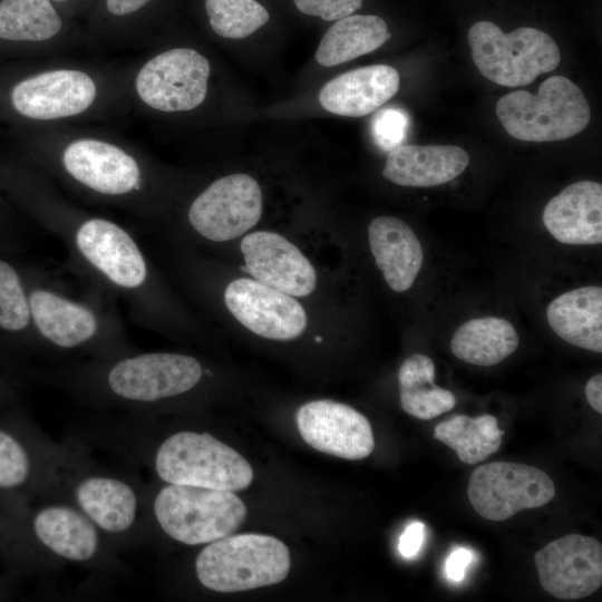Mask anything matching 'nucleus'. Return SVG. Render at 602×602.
Segmentation results:
<instances>
[{
  "instance_id": "obj_1",
  "label": "nucleus",
  "mask_w": 602,
  "mask_h": 602,
  "mask_svg": "<svg viewBox=\"0 0 602 602\" xmlns=\"http://www.w3.org/2000/svg\"><path fill=\"white\" fill-rule=\"evenodd\" d=\"M39 220L64 244L77 275L123 300L130 319L145 328L167 323L168 301L138 240L100 216L39 211Z\"/></svg>"
},
{
  "instance_id": "obj_2",
  "label": "nucleus",
  "mask_w": 602,
  "mask_h": 602,
  "mask_svg": "<svg viewBox=\"0 0 602 602\" xmlns=\"http://www.w3.org/2000/svg\"><path fill=\"white\" fill-rule=\"evenodd\" d=\"M33 327L48 356L106 360L136 351L116 299L88 284L75 293L46 271L21 263Z\"/></svg>"
},
{
  "instance_id": "obj_3",
  "label": "nucleus",
  "mask_w": 602,
  "mask_h": 602,
  "mask_svg": "<svg viewBox=\"0 0 602 602\" xmlns=\"http://www.w3.org/2000/svg\"><path fill=\"white\" fill-rule=\"evenodd\" d=\"M61 444L52 496L78 507L119 553L139 548L148 540L146 485L133 470L98 463L91 449L71 434Z\"/></svg>"
},
{
  "instance_id": "obj_4",
  "label": "nucleus",
  "mask_w": 602,
  "mask_h": 602,
  "mask_svg": "<svg viewBox=\"0 0 602 602\" xmlns=\"http://www.w3.org/2000/svg\"><path fill=\"white\" fill-rule=\"evenodd\" d=\"M27 543L60 563L124 574L127 566L101 531L72 503L41 497L8 514Z\"/></svg>"
},
{
  "instance_id": "obj_5",
  "label": "nucleus",
  "mask_w": 602,
  "mask_h": 602,
  "mask_svg": "<svg viewBox=\"0 0 602 602\" xmlns=\"http://www.w3.org/2000/svg\"><path fill=\"white\" fill-rule=\"evenodd\" d=\"M161 483L146 485L148 538L157 533L178 544L204 545L232 534L246 517L234 492Z\"/></svg>"
},
{
  "instance_id": "obj_6",
  "label": "nucleus",
  "mask_w": 602,
  "mask_h": 602,
  "mask_svg": "<svg viewBox=\"0 0 602 602\" xmlns=\"http://www.w3.org/2000/svg\"><path fill=\"white\" fill-rule=\"evenodd\" d=\"M62 444L50 438L14 404L0 408V507L6 514L51 496Z\"/></svg>"
},
{
  "instance_id": "obj_7",
  "label": "nucleus",
  "mask_w": 602,
  "mask_h": 602,
  "mask_svg": "<svg viewBox=\"0 0 602 602\" xmlns=\"http://www.w3.org/2000/svg\"><path fill=\"white\" fill-rule=\"evenodd\" d=\"M193 565L204 589L232 593L282 582L291 560L289 548L276 537L247 533L230 534L205 544Z\"/></svg>"
},
{
  "instance_id": "obj_8",
  "label": "nucleus",
  "mask_w": 602,
  "mask_h": 602,
  "mask_svg": "<svg viewBox=\"0 0 602 602\" xmlns=\"http://www.w3.org/2000/svg\"><path fill=\"white\" fill-rule=\"evenodd\" d=\"M496 115L505 130L524 142H555L582 132L591 118L589 103L571 79L552 76L537 94L526 90L499 98Z\"/></svg>"
},
{
  "instance_id": "obj_9",
  "label": "nucleus",
  "mask_w": 602,
  "mask_h": 602,
  "mask_svg": "<svg viewBox=\"0 0 602 602\" xmlns=\"http://www.w3.org/2000/svg\"><path fill=\"white\" fill-rule=\"evenodd\" d=\"M468 42L479 72L505 87L528 85L554 70L561 60L554 39L531 27L505 33L494 22L482 20L470 27Z\"/></svg>"
},
{
  "instance_id": "obj_10",
  "label": "nucleus",
  "mask_w": 602,
  "mask_h": 602,
  "mask_svg": "<svg viewBox=\"0 0 602 602\" xmlns=\"http://www.w3.org/2000/svg\"><path fill=\"white\" fill-rule=\"evenodd\" d=\"M467 495L482 517L498 522L547 504L555 495V486L540 468L495 462L480 465L472 473Z\"/></svg>"
},
{
  "instance_id": "obj_11",
  "label": "nucleus",
  "mask_w": 602,
  "mask_h": 602,
  "mask_svg": "<svg viewBox=\"0 0 602 602\" xmlns=\"http://www.w3.org/2000/svg\"><path fill=\"white\" fill-rule=\"evenodd\" d=\"M259 183L247 174H231L211 183L191 203L187 223L200 237L215 243L241 236L260 220Z\"/></svg>"
},
{
  "instance_id": "obj_12",
  "label": "nucleus",
  "mask_w": 602,
  "mask_h": 602,
  "mask_svg": "<svg viewBox=\"0 0 602 602\" xmlns=\"http://www.w3.org/2000/svg\"><path fill=\"white\" fill-rule=\"evenodd\" d=\"M208 60L191 48H175L152 58L139 70L135 86L140 99L162 111H186L207 93Z\"/></svg>"
},
{
  "instance_id": "obj_13",
  "label": "nucleus",
  "mask_w": 602,
  "mask_h": 602,
  "mask_svg": "<svg viewBox=\"0 0 602 602\" xmlns=\"http://www.w3.org/2000/svg\"><path fill=\"white\" fill-rule=\"evenodd\" d=\"M223 301L241 324L266 339H297L308 324L303 307L292 295L255 279L231 281L224 289Z\"/></svg>"
},
{
  "instance_id": "obj_14",
  "label": "nucleus",
  "mask_w": 602,
  "mask_h": 602,
  "mask_svg": "<svg viewBox=\"0 0 602 602\" xmlns=\"http://www.w3.org/2000/svg\"><path fill=\"white\" fill-rule=\"evenodd\" d=\"M61 165L75 183L104 197L128 198L140 194L146 186L140 164L106 142L80 139L69 144Z\"/></svg>"
},
{
  "instance_id": "obj_15",
  "label": "nucleus",
  "mask_w": 602,
  "mask_h": 602,
  "mask_svg": "<svg viewBox=\"0 0 602 602\" xmlns=\"http://www.w3.org/2000/svg\"><path fill=\"white\" fill-rule=\"evenodd\" d=\"M534 560L542 588L554 598H586L602 584V545L594 537H559L537 551Z\"/></svg>"
},
{
  "instance_id": "obj_16",
  "label": "nucleus",
  "mask_w": 602,
  "mask_h": 602,
  "mask_svg": "<svg viewBox=\"0 0 602 602\" xmlns=\"http://www.w3.org/2000/svg\"><path fill=\"white\" fill-rule=\"evenodd\" d=\"M48 356L33 327L21 263L0 252V370L25 377V358Z\"/></svg>"
},
{
  "instance_id": "obj_17",
  "label": "nucleus",
  "mask_w": 602,
  "mask_h": 602,
  "mask_svg": "<svg viewBox=\"0 0 602 602\" xmlns=\"http://www.w3.org/2000/svg\"><path fill=\"white\" fill-rule=\"evenodd\" d=\"M295 421L302 439L319 452L357 460L375 448L369 420L349 405L329 399L309 401L298 409Z\"/></svg>"
},
{
  "instance_id": "obj_18",
  "label": "nucleus",
  "mask_w": 602,
  "mask_h": 602,
  "mask_svg": "<svg viewBox=\"0 0 602 602\" xmlns=\"http://www.w3.org/2000/svg\"><path fill=\"white\" fill-rule=\"evenodd\" d=\"M246 271L258 281L292 297H307L317 285L311 262L284 236L268 231L241 241Z\"/></svg>"
},
{
  "instance_id": "obj_19",
  "label": "nucleus",
  "mask_w": 602,
  "mask_h": 602,
  "mask_svg": "<svg viewBox=\"0 0 602 602\" xmlns=\"http://www.w3.org/2000/svg\"><path fill=\"white\" fill-rule=\"evenodd\" d=\"M96 85L85 72L58 69L17 84L11 91L14 109L32 119H56L85 111L95 100Z\"/></svg>"
},
{
  "instance_id": "obj_20",
  "label": "nucleus",
  "mask_w": 602,
  "mask_h": 602,
  "mask_svg": "<svg viewBox=\"0 0 602 602\" xmlns=\"http://www.w3.org/2000/svg\"><path fill=\"white\" fill-rule=\"evenodd\" d=\"M542 219L550 234L563 244H601L602 185L593 181L567 185L547 202Z\"/></svg>"
},
{
  "instance_id": "obj_21",
  "label": "nucleus",
  "mask_w": 602,
  "mask_h": 602,
  "mask_svg": "<svg viewBox=\"0 0 602 602\" xmlns=\"http://www.w3.org/2000/svg\"><path fill=\"white\" fill-rule=\"evenodd\" d=\"M400 85L398 71L388 65H372L342 74L327 82L319 94L329 113L347 117L368 115L390 98Z\"/></svg>"
},
{
  "instance_id": "obj_22",
  "label": "nucleus",
  "mask_w": 602,
  "mask_h": 602,
  "mask_svg": "<svg viewBox=\"0 0 602 602\" xmlns=\"http://www.w3.org/2000/svg\"><path fill=\"white\" fill-rule=\"evenodd\" d=\"M468 164V153L456 145H400L389 152L382 176L401 186L431 187L455 179Z\"/></svg>"
},
{
  "instance_id": "obj_23",
  "label": "nucleus",
  "mask_w": 602,
  "mask_h": 602,
  "mask_svg": "<svg viewBox=\"0 0 602 602\" xmlns=\"http://www.w3.org/2000/svg\"><path fill=\"white\" fill-rule=\"evenodd\" d=\"M368 241L378 269L395 292L409 290L424 261L421 243L400 219L379 216L368 227Z\"/></svg>"
},
{
  "instance_id": "obj_24",
  "label": "nucleus",
  "mask_w": 602,
  "mask_h": 602,
  "mask_svg": "<svg viewBox=\"0 0 602 602\" xmlns=\"http://www.w3.org/2000/svg\"><path fill=\"white\" fill-rule=\"evenodd\" d=\"M551 329L564 341L602 352V288L584 285L553 299L546 308Z\"/></svg>"
},
{
  "instance_id": "obj_25",
  "label": "nucleus",
  "mask_w": 602,
  "mask_h": 602,
  "mask_svg": "<svg viewBox=\"0 0 602 602\" xmlns=\"http://www.w3.org/2000/svg\"><path fill=\"white\" fill-rule=\"evenodd\" d=\"M390 38L388 25L381 17L352 13L328 28L315 51V60L324 67L341 65L375 51Z\"/></svg>"
},
{
  "instance_id": "obj_26",
  "label": "nucleus",
  "mask_w": 602,
  "mask_h": 602,
  "mask_svg": "<svg viewBox=\"0 0 602 602\" xmlns=\"http://www.w3.org/2000/svg\"><path fill=\"white\" fill-rule=\"evenodd\" d=\"M520 343L514 326L498 317L472 319L453 334V355L475 366H495L515 352Z\"/></svg>"
},
{
  "instance_id": "obj_27",
  "label": "nucleus",
  "mask_w": 602,
  "mask_h": 602,
  "mask_svg": "<svg viewBox=\"0 0 602 602\" xmlns=\"http://www.w3.org/2000/svg\"><path fill=\"white\" fill-rule=\"evenodd\" d=\"M435 363L424 353L406 358L398 371L401 408L418 419H433L452 410L456 405L454 394L437 386Z\"/></svg>"
},
{
  "instance_id": "obj_28",
  "label": "nucleus",
  "mask_w": 602,
  "mask_h": 602,
  "mask_svg": "<svg viewBox=\"0 0 602 602\" xmlns=\"http://www.w3.org/2000/svg\"><path fill=\"white\" fill-rule=\"evenodd\" d=\"M504 431L496 417L456 415L435 427L434 437L456 452L460 462L472 465L496 453Z\"/></svg>"
},
{
  "instance_id": "obj_29",
  "label": "nucleus",
  "mask_w": 602,
  "mask_h": 602,
  "mask_svg": "<svg viewBox=\"0 0 602 602\" xmlns=\"http://www.w3.org/2000/svg\"><path fill=\"white\" fill-rule=\"evenodd\" d=\"M61 29V19L49 0H1L0 38L43 41Z\"/></svg>"
},
{
  "instance_id": "obj_30",
  "label": "nucleus",
  "mask_w": 602,
  "mask_h": 602,
  "mask_svg": "<svg viewBox=\"0 0 602 602\" xmlns=\"http://www.w3.org/2000/svg\"><path fill=\"white\" fill-rule=\"evenodd\" d=\"M212 30L225 39H244L271 20L269 9L259 0H204Z\"/></svg>"
},
{
  "instance_id": "obj_31",
  "label": "nucleus",
  "mask_w": 602,
  "mask_h": 602,
  "mask_svg": "<svg viewBox=\"0 0 602 602\" xmlns=\"http://www.w3.org/2000/svg\"><path fill=\"white\" fill-rule=\"evenodd\" d=\"M0 562L7 572L36 575L58 570L62 564L32 548L0 507Z\"/></svg>"
},
{
  "instance_id": "obj_32",
  "label": "nucleus",
  "mask_w": 602,
  "mask_h": 602,
  "mask_svg": "<svg viewBox=\"0 0 602 602\" xmlns=\"http://www.w3.org/2000/svg\"><path fill=\"white\" fill-rule=\"evenodd\" d=\"M409 127V116L400 108L379 110L371 122L373 142L383 151H391L401 145Z\"/></svg>"
},
{
  "instance_id": "obj_33",
  "label": "nucleus",
  "mask_w": 602,
  "mask_h": 602,
  "mask_svg": "<svg viewBox=\"0 0 602 602\" xmlns=\"http://www.w3.org/2000/svg\"><path fill=\"white\" fill-rule=\"evenodd\" d=\"M425 534V526L421 522L409 524L399 538V552L406 559H411L419 552Z\"/></svg>"
},
{
  "instance_id": "obj_34",
  "label": "nucleus",
  "mask_w": 602,
  "mask_h": 602,
  "mask_svg": "<svg viewBox=\"0 0 602 602\" xmlns=\"http://www.w3.org/2000/svg\"><path fill=\"white\" fill-rule=\"evenodd\" d=\"M474 552L466 547H457L446 560L445 573L449 581L459 582L465 577L466 569L472 563Z\"/></svg>"
},
{
  "instance_id": "obj_35",
  "label": "nucleus",
  "mask_w": 602,
  "mask_h": 602,
  "mask_svg": "<svg viewBox=\"0 0 602 602\" xmlns=\"http://www.w3.org/2000/svg\"><path fill=\"white\" fill-rule=\"evenodd\" d=\"M27 247L26 236H22L11 225L0 219V252L17 255Z\"/></svg>"
},
{
  "instance_id": "obj_36",
  "label": "nucleus",
  "mask_w": 602,
  "mask_h": 602,
  "mask_svg": "<svg viewBox=\"0 0 602 602\" xmlns=\"http://www.w3.org/2000/svg\"><path fill=\"white\" fill-rule=\"evenodd\" d=\"M585 397L590 406L602 412V375L596 373L591 377L585 385Z\"/></svg>"
},
{
  "instance_id": "obj_37",
  "label": "nucleus",
  "mask_w": 602,
  "mask_h": 602,
  "mask_svg": "<svg viewBox=\"0 0 602 602\" xmlns=\"http://www.w3.org/2000/svg\"><path fill=\"white\" fill-rule=\"evenodd\" d=\"M19 402L14 380L0 370V408Z\"/></svg>"
},
{
  "instance_id": "obj_38",
  "label": "nucleus",
  "mask_w": 602,
  "mask_h": 602,
  "mask_svg": "<svg viewBox=\"0 0 602 602\" xmlns=\"http://www.w3.org/2000/svg\"><path fill=\"white\" fill-rule=\"evenodd\" d=\"M151 0H106L107 9L115 16L133 13Z\"/></svg>"
},
{
  "instance_id": "obj_39",
  "label": "nucleus",
  "mask_w": 602,
  "mask_h": 602,
  "mask_svg": "<svg viewBox=\"0 0 602 602\" xmlns=\"http://www.w3.org/2000/svg\"><path fill=\"white\" fill-rule=\"evenodd\" d=\"M17 579V575L9 572L0 574V601L13 599L18 589Z\"/></svg>"
},
{
  "instance_id": "obj_40",
  "label": "nucleus",
  "mask_w": 602,
  "mask_h": 602,
  "mask_svg": "<svg viewBox=\"0 0 602 602\" xmlns=\"http://www.w3.org/2000/svg\"><path fill=\"white\" fill-rule=\"evenodd\" d=\"M54 1H65V0H54Z\"/></svg>"
}]
</instances>
